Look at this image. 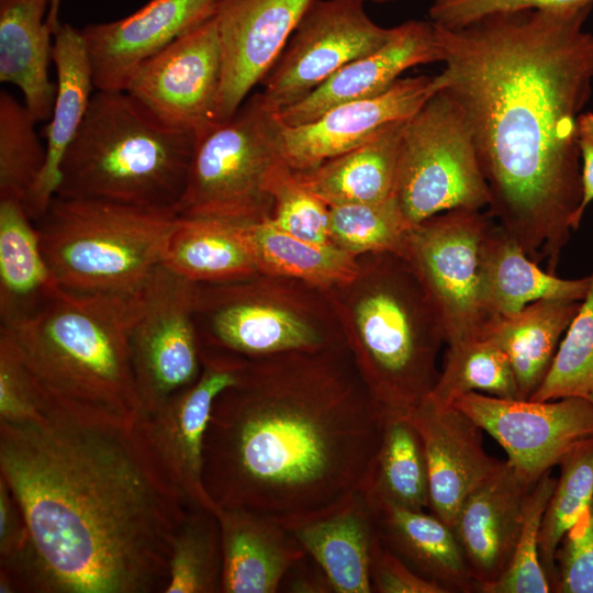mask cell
I'll use <instances>...</instances> for the list:
<instances>
[{
    "label": "cell",
    "instance_id": "f6af8a7d",
    "mask_svg": "<svg viewBox=\"0 0 593 593\" xmlns=\"http://www.w3.org/2000/svg\"><path fill=\"white\" fill-rule=\"evenodd\" d=\"M40 414L33 379L9 337L0 332V419L20 422Z\"/></svg>",
    "mask_w": 593,
    "mask_h": 593
},
{
    "label": "cell",
    "instance_id": "5b68a950",
    "mask_svg": "<svg viewBox=\"0 0 593 593\" xmlns=\"http://www.w3.org/2000/svg\"><path fill=\"white\" fill-rule=\"evenodd\" d=\"M359 258L357 277L325 292L371 396L387 415H409L437 382L444 327L405 259L388 251Z\"/></svg>",
    "mask_w": 593,
    "mask_h": 593
},
{
    "label": "cell",
    "instance_id": "b9f144b4",
    "mask_svg": "<svg viewBox=\"0 0 593 593\" xmlns=\"http://www.w3.org/2000/svg\"><path fill=\"white\" fill-rule=\"evenodd\" d=\"M270 193L273 203L268 223L306 242L331 243L329 206L300 182L286 161L272 175Z\"/></svg>",
    "mask_w": 593,
    "mask_h": 593
},
{
    "label": "cell",
    "instance_id": "7a4b0ae2",
    "mask_svg": "<svg viewBox=\"0 0 593 593\" xmlns=\"http://www.w3.org/2000/svg\"><path fill=\"white\" fill-rule=\"evenodd\" d=\"M40 416L0 419V477L30 541L22 592L165 593L174 537L190 506L134 425L37 396Z\"/></svg>",
    "mask_w": 593,
    "mask_h": 593
},
{
    "label": "cell",
    "instance_id": "2e32d148",
    "mask_svg": "<svg viewBox=\"0 0 593 593\" xmlns=\"http://www.w3.org/2000/svg\"><path fill=\"white\" fill-rule=\"evenodd\" d=\"M202 371L190 387L150 413L134 427L164 477L192 507L216 511L202 479L203 438L217 394L235 383L244 362L201 356Z\"/></svg>",
    "mask_w": 593,
    "mask_h": 593
},
{
    "label": "cell",
    "instance_id": "1f68e13d",
    "mask_svg": "<svg viewBox=\"0 0 593 593\" xmlns=\"http://www.w3.org/2000/svg\"><path fill=\"white\" fill-rule=\"evenodd\" d=\"M581 302L539 300L519 312L497 317L484 338L501 348L511 363L518 399L529 400L547 376L562 335Z\"/></svg>",
    "mask_w": 593,
    "mask_h": 593
},
{
    "label": "cell",
    "instance_id": "f546056e",
    "mask_svg": "<svg viewBox=\"0 0 593 593\" xmlns=\"http://www.w3.org/2000/svg\"><path fill=\"white\" fill-rule=\"evenodd\" d=\"M60 290L24 205L0 200V326L33 316Z\"/></svg>",
    "mask_w": 593,
    "mask_h": 593
},
{
    "label": "cell",
    "instance_id": "3957f363",
    "mask_svg": "<svg viewBox=\"0 0 593 593\" xmlns=\"http://www.w3.org/2000/svg\"><path fill=\"white\" fill-rule=\"evenodd\" d=\"M385 421L347 345L246 360L212 405L204 489L286 528L322 516L359 490Z\"/></svg>",
    "mask_w": 593,
    "mask_h": 593
},
{
    "label": "cell",
    "instance_id": "f907efd6",
    "mask_svg": "<svg viewBox=\"0 0 593 593\" xmlns=\"http://www.w3.org/2000/svg\"><path fill=\"white\" fill-rule=\"evenodd\" d=\"M59 4H60V0H51L48 13L46 18V21L48 25L52 27L54 33L57 30L58 25L60 24L58 22Z\"/></svg>",
    "mask_w": 593,
    "mask_h": 593
},
{
    "label": "cell",
    "instance_id": "f5cc1de1",
    "mask_svg": "<svg viewBox=\"0 0 593 593\" xmlns=\"http://www.w3.org/2000/svg\"><path fill=\"white\" fill-rule=\"evenodd\" d=\"M361 1H365V0H361ZM370 1H378V2H381V1H388V0H370Z\"/></svg>",
    "mask_w": 593,
    "mask_h": 593
},
{
    "label": "cell",
    "instance_id": "ee69618b",
    "mask_svg": "<svg viewBox=\"0 0 593 593\" xmlns=\"http://www.w3.org/2000/svg\"><path fill=\"white\" fill-rule=\"evenodd\" d=\"M586 4H593V0H434L428 18L436 26L459 29L496 13L562 10Z\"/></svg>",
    "mask_w": 593,
    "mask_h": 593
},
{
    "label": "cell",
    "instance_id": "d590c367",
    "mask_svg": "<svg viewBox=\"0 0 593 593\" xmlns=\"http://www.w3.org/2000/svg\"><path fill=\"white\" fill-rule=\"evenodd\" d=\"M223 552L216 511L190 507L172 540L165 593H222Z\"/></svg>",
    "mask_w": 593,
    "mask_h": 593
},
{
    "label": "cell",
    "instance_id": "ab89813d",
    "mask_svg": "<svg viewBox=\"0 0 593 593\" xmlns=\"http://www.w3.org/2000/svg\"><path fill=\"white\" fill-rule=\"evenodd\" d=\"M585 298L562 340L544 381L529 400L551 401L593 391V272Z\"/></svg>",
    "mask_w": 593,
    "mask_h": 593
},
{
    "label": "cell",
    "instance_id": "4dcf8cb0",
    "mask_svg": "<svg viewBox=\"0 0 593 593\" xmlns=\"http://www.w3.org/2000/svg\"><path fill=\"white\" fill-rule=\"evenodd\" d=\"M404 122L385 126L368 142L310 170L294 172L328 206L385 201L395 195Z\"/></svg>",
    "mask_w": 593,
    "mask_h": 593
},
{
    "label": "cell",
    "instance_id": "e575fe53",
    "mask_svg": "<svg viewBox=\"0 0 593 593\" xmlns=\"http://www.w3.org/2000/svg\"><path fill=\"white\" fill-rule=\"evenodd\" d=\"M470 392L518 399L508 358L490 339L448 345L443 370L427 399L438 407H448L458 396Z\"/></svg>",
    "mask_w": 593,
    "mask_h": 593
},
{
    "label": "cell",
    "instance_id": "bcb514c9",
    "mask_svg": "<svg viewBox=\"0 0 593 593\" xmlns=\"http://www.w3.org/2000/svg\"><path fill=\"white\" fill-rule=\"evenodd\" d=\"M370 581L377 593H447L413 571L380 540L377 532L370 558Z\"/></svg>",
    "mask_w": 593,
    "mask_h": 593
},
{
    "label": "cell",
    "instance_id": "603a6c76",
    "mask_svg": "<svg viewBox=\"0 0 593 593\" xmlns=\"http://www.w3.org/2000/svg\"><path fill=\"white\" fill-rule=\"evenodd\" d=\"M53 36L56 94L49 123L45 127L44 168L25 206L33 221L44 214L56 195L63 158L82 123L94 88L81 31L68 23H60Z\"/></svg>",
    "mask_w": 593,
    "mask_h": 593
},
{
    "label": "cell",
    "instance_id": "ba28073f",
    "mask_svg": "<svg viewBox=\"0 0 593 593\" xmlns=\"http://www.w3.org/2000/svg\"><path fill=\"white\" fill-rule=\"evenodd\" d=\"M194 324L201 356L235 361L346 345L325 290L288 278L199 284Z\"/></svg>",
    "mask_w": 593,
    "mask_h": 593
},
{
    "label": "cell",
    "instance_id": "836d02e7",
    "mask_svg": "<svg viewBox=\"0 0 593 593\" xmlns=\"http://www.w3.org/2000/svg\"><path fill=\"white\" fill-rule=\"evenodd\" d=\"M358 492L367 502L428 508L423 443L409 415H387L380 446Z\"/></svg>",
    "mask_w": 593,
    "mask_h": 593
},
{
    "label": "cell",
    "instance_id": "681fc988",
    "mask_svg": "<svg viewBox=\"0 0 593 593\" xmlns=\"http://www.w3.org/2000/svg\"><path fill=\"white\" fill-rule=\"evenodd\" d=\"M292 593H329L332 584L321 566L307 553L288 570L279 591Z\"/></svg>",
    "mask_w": 593,
    "mask_h": 593
},
{
    "label": "cell",
    "instance_id": "8d00e7d4",
    "mask_svg": "<svg viewBox=\"0 0 593 593\" xmlns=\"http://www.w3.org/2000/svg\"><path fill=\"white\" fill-rule=\"evenodd\" d=\"M559 466L560 477L545 510L538 541L540 562L552 592L557 549L593 499V437L577 444Z\"/></svg>",
    "mask_w": 593,
    "mask_h": 593
},
{
    "label": "cell",
    "instance_id": "9c48e42d",
    "mask_svg": "<svg viewBox=\"0 0 593 593\" xmlns=\"http://www.w3.org/2000/svg\"><path fill=\"white\" fill-rule=\"evenodd\" d=\"M279 111L261 92L248 97L227 120L195 138L180 216L264 222L270 217V182L284 160Z\"/></svg>",
    "mask_w": 593,
    "mask_h": 593
},
{
    "label": "cell",
    "instance_id": "d6a6232c",
    "mask_svg": "<svg viewBox=\"0 0 593 593\" xmlns=\"http://www.w3.org/2000/svg\"><path fill=\"white\" fill-rule=\"evenodd\" d=\"M245 232L261 276L299 280L327 290L351 282L359 272V256L332 243L296 238L267 221L246 222Z\"/></svg>",
    "mask_w": 593,
    "mask_h": 593
},
{
    "label": "cell",
    "instance_id": "5bb4252c",
    "mask_svg": "<svg viewBox=\"0 0 593 593\" xmlns=\"http://www.w3.org/2000/svg\"><path fill=\"white\" fill-rule=\"evenodd\" d=\"M452 406L492 436L533 484L577 444L593 437V403L588 398L533 401L470 392Z\"/></svg>",
    "mask_w": 593,
    "mask_h": 593
},
{
    "label": "cell",
    "instance_id": "c3c4849f",
    "mask_svg": "<svg viewBox=\"0 0 593 593\" xmlns=\"http://www.w3.org/2000/svg\"><path fill=\"white\" fill-rule=\"evenodd\" d=\"M577 137L582 165V199L570 221L572 231L579 228L586 206L593 201V112L579 115Z\"/></svg>",
    "mask_w": 593,
    "mask_h": 593
},
{
    "label": "cell",
    "instance_id": "83f0119b",
    "mask_svg": "<svg viewBox=\"0 0 593 593\" xmlns=\"http://www.w3.org/2000/svg\"><path fill=\"white\" fill-rule=\"evenodd\" d=\"M51 0H0V81L15 86L36 122L49 120L56 83L49 79Z\"/></svg>",
    "mask_w": 593,
    "mask_h": 593
},
{
    "label": "cell",
    "instance_id": "8fae6325",
    "mask_svg": "<svg viewBox=\"0 0 593 593\" xmlns=\"http://www.w3.org/2000/svg\"><path fill=\"white\" fill-rule=\"evenodd\" d=\"M486 212L454 209L410 227L402 258L435 306L447 345L484 338L493 323L483 302L482 245Z\"/></svg>",
    "mask_w": 593,
    "mask_h": 593
},
{
    "label": "cell",
    "instance_id": "52a82bcc",
    "mask_svg": "<svg viewBox=\"0 0 593 593\" xmlns=\"http://www.w3.org/2000/svg\"><path fill=\"white\" fill-rule=\"evenodd\" d=\"M179 214L97 199L55 195L34 221L58 284L79 293H127L161 262Z\"/></svg>",
    "mask_w": 593,
    "mask_h": 593
},
{
    "label": "cell",
    "instance_id": "f35d334b",
    "mask_svg": "<svg viewBox=\"0 0 593 593\" xmlns=\"http://www.w3.org/2000/svg\"><path fill=\"white\" fill-rule=\"evenodd\" d=\"M409 230L396 195L378 203L329 206L331 243L356 256H402Z\"/></svg>",
    "mask_w": 593,
    "mask_h": 593
},
{
    "label": "cell",
    "instance_id": "816d5d0a",
    "mask_svg": "<svg viewBox=\"0 0 593 593\" xmlns=\"http://www.w3.org/2000/svg\"><path fill=\"white\" fill-rule=\"evenodd\" d=\"M588 399L593 403V391L588 395Z\"/></svg>",
    "mask_w": 593,
    "mask_h": 593
},
{
    "label": "cell",
    "instance_id": "7402d4cb",
    "mask_svg": "<svg viewBox=\"0 0 593 593\" xmlns=\"http://www.w3.org/2000/svg\"><path fill=\"white\" fill-rule=\"evenodd\" d=\"M441 60L436 26L428 20H410L393 27L378 49L339 69L298 103L279 111L284 125L309 123L344 102L379 94L405 70Z\"/></svg>",
    "mask_w": 593,
    "mask_h": 593
},
{
    "label": "cell",
    "instance_id": "4fadbf2b",
    "mask_svg": "<svg viewBox=\"0 0 593 593\" xmlns=\"http://www.w3.org/2000/svg\"><path fill=\"white\" fill-rule=\"evenodd\" d=\"M361 0H312L276 64L260 82L275 110L289 108L347 64L381 47L393 27L378 25Z\"/></svg>",
    "mask_w": 593,
    "mask_h": 593
},
{
    "label": "cell",
    "instance_id": "9a60e30c",
    "mask_svg": "<svg viewBox=\"0 0 593 593\" xmlns=\"http://www.w3.org/2000/svg\"><path fill=\"white\" fill-rule=\"evenodd\" d=\"M221 74L213 14L144 61L125 91L166 125L197 138L215 123Z\"/></svg>",
    "mask_w": 593,
    "mask_h": 593
},
{
    "label": "cell",
    "instance_id": "30bf717a",
    "mask_svg": "<svg viewBox=\"0 0 593 593\" xmlns=\"http://www.w3.org/2000/svg\"><path fill=\"white\" fill-rule=\"evenodd\" d=\"M395 195L410 227L454 209L488 206L489 188L469 123L443 90L404 122Z\"/></svg>",
    "mask_w": 593,
    "mask_h": 593
},
{
    "label": "cell",
    "instance_id": "ffe728a7",
    "mask_svg": "<svg viewBox=\"0 0 593 593\" xmlns=\"http://www.w3.org/2000/svg\"><path fill=\"white\" fill-rule=\"evenodd\" d=\"M424 448L430 513L451 528L465 499L504 463L490 456L482 429L454 406L438 407L427 398L410 414Z\"/></svg>",
    "mask_w": 593,
    "mask_h": 593
},
{
    "label": "cell",
    "instance_id": "ac0fdd59",
    "mask_svg": "<svg viewBox=\"0 0 593 593\" xmlns=\"http://www.w3.org/2000/svg\"><path fill=\"white\" fill-rule=\"evenodd\" d=\"M433 93V77L399 78L385 91L335 105L309 123L283 124V158L293 171L310 170L409 119Z\"/></svg>",
    "mask_w": 593,
    "mask_h": 593
},
{
    "label": "cell",
    "instance_id": "74e56055",
    "mask_svg": "<svg viewBox=\"0 0 593 593\" xmlns=\"http://www.w3.org/2000/svg\"><path fill=\"white\" fill-rule=\"evenodd\" d=\"M24 103L0 92V200L26 203L41 177L46 150Z\"/></svg>",
    "mask_w": 593,
    "mask_h": 593
},
{
    "label": "cell",
    "instance_id": "7bdbcfd3",
    "mask_svg": "<svg viewBox=\"0 0 593 593\" xmlns=\"http://www.w3.org/2000/svg\"><path fill=\"white\" fill-rule=\"evenodd\" d=\"M556 593H593V499L556 553Z\"/></svg>",
    "mask_w": 593,
    "mask_h": 593
},
{
    "label": "cell",
    "instance_id": "7c38bea8",
    "mask_svg": "<svg viewBox=\"0 0 593 593\" xmlns=\"http://www.w3.org/2000/svg\"><path fill=\"white\" fill-rule=\"evenodd\" d=\"M198 288L159 265L137 290L128 348L141 414L160 407L202 371L194 324Z\"/></svg>",
    "mask_w": 593,
    "mask_h": 593
},
{
    "label": "cell",
    "instance_id": "277c9868",
    "mask_svg": "<svg viewBox=\"0 0 593 593\" xmlns=\"http://www.w3.org/2000/svg\"><path fill=\"white\" fill-rule=\"evenodd\" d=\"M137 290L79 293L61 288L36 314L0 326V332L41 395L81 415L134 425L142 407L128 331Z\"/></svg>",
    "mask_w": 593,
    "mask_h": 593
},
{
    "label": "cell",
    "instance_id": "6da1fadb",
    "mask_svg": "<svg viewBox=\"0 0 593 593\" xmlns=\"http://www.w3.org/2000/svg\"><path fill=\"white\" fill-rule=\"evenodd\" d=\"M593 4L436 26L433 91L463 112L489 188L486 213L556 273L582 199L577 122L593 88Z\"/></svg>",
    "mask_w": 593,
    "mask_h": 593
},
{
    "label": "cell",
    "instance_id": "7dc6e473",
    "mask_svg": "<svg viewBox=\"0 0 593 593\" xmlns=\"http://www.w3.org/2000/svg\"><path fill=\"white\" fill-rule=\"evenodd\" d=\"M29 541L23 513L10 488L0 477V561L20 553Z\"/></svg>",
    "mask_w": 593,
    "mask_h": 593
},
{
    "label": "cell",
    "instance_id": "d6986e66",
    "mask_svg": "<svg viewBox=\"0 0 593 593\" xmlns=\"http://www.w3.org/2000/svg\"><path fill=\"white\" fill-rule=\"evenodd\" d=\"M220 0H149L134 13L81 29L97 90L124 91L139 66L211 18Z\"/></svg>",
    "mask_w": 593,
    "mask_h": 593
},
{
    "label": "cell",
    "instance_id": "484cf974",
    "mask_svg": "<svg viewBox=\"0 0 593 593\" xmlns=\"http://www.w3.org/2000/svg\"><path fill=\"white\" fill-rule=\"evenodd\" d=\"M324 570L334 593H371L370 558L376 527L357 491L333 511L287 528Z\"/></svg>",
    "mask_w": 593,
    "mask_h": 593
},
{
    "label": "cell",
    "instance_id": "e0dca14e",
    "mask_svg": "<svg viewBox=\"0 0 593 593\" xmlns=\"http://www.w3.org/2000/svg\"><path fill=\"white\" fill-rule=\"evenodd\" d=\"M312 0H220L222 74L215 122L230 119L276 64Z\"/></svg>",
    "mask_w": 593,
    "mask_h": 593
},
{
    "label": "cell",
    "instance_id": "8992f818",
    "mask_svg": "<svg viewBox=\"0 0 593 593\" xmlns=\"http://www.w3.org/2000/svg\"><path fill=\"white\" fill-rule=\"evenodd\" d=\"M194 143L127 91L97 90L63 158L56 195L176 210Z\"/></svg>",
    "mask_w": 593,
    "mask_h": 593
},
{
    "label": "cell",
    "instance_id": "4316f807",
    "mask_svg": "<svg viewBox=\"0 0 593 593\" xmlns=\"http://www.w3.org/2000/svg\"><path fill=\"white\" fill-rule=\"evenodd\" d=\"M245 223L179 215L167 237L160 265L198 284L260 276Z\"/></svg>",
    "mask_w": 593,
    "mask_h": 593
},
{
    "label": "cell",
    "instance_id": "60d3db41",
    "mask_svg": "<svg viewBox=\"0 0 593 593\" xmlns=\"http://www.w3.org/2000/svg\"><path fill=\"white\" fill-rule=\"evenodd\" d=\"M557 479L546 472L530 489L523 526L512 558L494 582L483 586L481 593H548L551 584L539 558V532L542 516L553 492Z\"/></svg>",
    "mask_w": 593,
    "mask_h": 593
},
{
    "label": "cell",
    "instance_id": "cb8c5ba5",
    "mask_svg": "<svg viewBox=\"0 0 593 593\" xmlns=\"http://www.w3.org/2000/svg\"><path fill=\"white\" fill-rule=\"evenodd\" d=\"M222 593H275L306 552L282 525L242 508H217Z\"/></svg>",
    "mask_w": 593,
    "mask_h": 593
},
{
    "label": "cell",
    "instance_id": "d4e9b609",
    "mask_svg": "<svg viewBox=\"0 0 593 593\" xmlns=\"http://www.w3.org/2000/svg\"><path fill=\"white\" fill-rule=\"evenodd\" d=\"M367 504L382 544L413 571L447 593L478 592L455 532L444 521L387 502Z\"/></svg>",
    "mask_w": 593,
    "mask_h": 593
},
{
    "label": "cell",
    "instance_id": "f1b7e54d",
    "mask_svg": "<svg viewBox=\"0 0 593 593\" xmlns=\"http://www.w3.org/2000/svg\"><path fill=\"white\" fill-rule=\"evenodd\" d=\"M481 269L483 302L493 322L539 300L581 302L590 283L589 276L562 279L540 269L493 220L483 239Z\"/></svg>",
    "mask_w": 593,
    "mask_h": 593
},
{
    "label": "cell",
    "instance_id": "44dd1931",
    "mask_svg": "<svg viewBox=\"0 0 593 593\" xmlns=\"http://www.w3.org/2000/svg\"><path fill=\"white\" fill-rule=\"evenodd\" d=\"M534 484L504 460L503 466L473 489L461 504L452 529L478 584V592L505 571Z\"/></svg>",
    "mask_w": 593,
    "mask_h": 593
}]
</instances>
